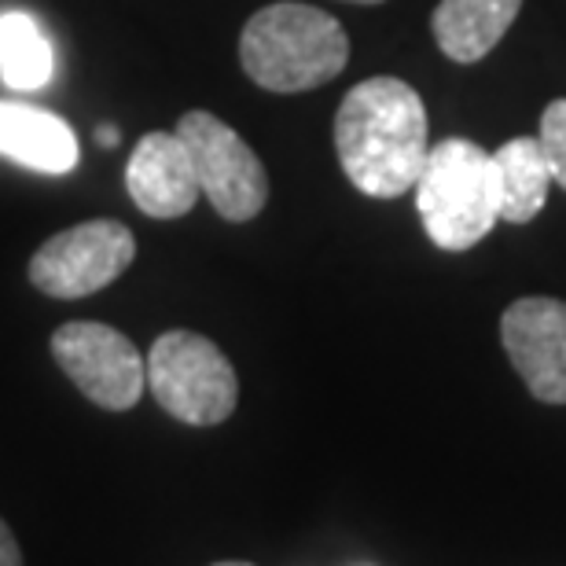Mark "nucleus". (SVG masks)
<instances>
[{
    "label": "nucleus",
    "instance_id": "10",
    "mask_svg": "<svg viewBox=\"0 0 566 566\" xmlns=\"http://www.w3.org/2000/svg\"><path fill=\"white\" fill-rule=\"evenodd\" d=\"M0 155L38 174L63 177L77 166V137L52 111L0 99Z\"/></svg>",
    "mask_w": 566,
    "mask_h": 566
},
{
    "label": "nucleus",
    "instance_id": "3",
    "mask_svg": "<svg viewBox=\"0 0 566 566\" xmlns=\"http://www.w3.org/2000/svg\"><path fill=\"white\" fill-rule=\"evenodd\" d=\"M416 210L441 251H471L501 221L493 151L474 140L449 137L430 147L423 174L416 180Z\"/></svg>",
    "mask_w": 566,
    "mask_h": 566
},
{
    "label": "nucleus",
    "instance_id": "13",
    "mask_svg": "<svg viewBox=\"0 0 566 566\" xmlns=\"http://www.w3.org/2000/svg\"><path fill=\"white\" fill-rule=\"evenodd\" d=\"M0 74L11 88H44L55 74L52 41L27 11L0 15Z\"/></svg>",
    "mask_w": 566,
    "mask_h": 566
},
{
    "label": "nucleus",
    "instance_id": "4",
    "mask_svg": "<svg viewBox=\"0 0 566 566\" xmlns=\"http://www.w3.org/2000/svg\"><path fill=\"white\" fill-rule=\"evenodd\" d=\"M147 387L180 423L218 427L235 412L240 379L218 343L196 332H166L147 354Z\"/></svg>",
    "mask_w": 566,
    "mask_h": 566
},
{
    "label": "nucleus",
    "instance_id": "1",
    "mask_svg": "<svg viewBox=\"0 0 566 566\" xmlns=\"http://www.w3.org/2000/svg\"><path fill=\"white\" fill-rule=\"evenodd\" d=\"M335 151L346 180L371 199H398L416 188L430 155L427 107L401 77L354 85L335 115Z\"/></svg>",
    "mask_w": 566,
    "mask_h": 566
},
{
    "label": "nucleus",
    "instance_id": "14",
    "mask_svg": "<svg viewBox=\"0 0 566 566\" xmlns=\"http://www.w3.org/2000/svg\"><path fill=\"white\" fill-rule=\"evenodd\" d=\"M541 151L548 158L552 185L566 191V99H552L541 115Z\"/></svg>",
    "mask_w": 566,
    "mask_h": 566
},
{
    "label": "nucleus",
    "instance_id": "6",
    "mask_svg": "<svg viewBox=\"0 0 566 566\" xmlns=\"http://www.w3.org/2000/svg\"><path fill=\"white\" fill-rule=\"evenodd\" d=\"M137 258V240L122 221L96 218L55 232L30 258V283L49 298H88L111 287Z\"/></svg>",
    "mask_w": 566,
    "mask_h": 566
},
{
    "label": "nucleus",
    "instance_id": "7",
    "mask_svg": "<svg viewBox=\"0 0 566 566\" xmlns=\"http://www.w3.org/2000/svg\"><path fill=\"white\" fill-rule=\"evenodd\" d=\"M52 357L88 401L107 412H126L144 398L147 365L129 335L99 321L55 327Z\"/></svg>",
    "mask_w": 566,
    "mask_h": 566
},
{
    "label": "nucleus",
    "instance_id": "2",
    "mask_svg": "<svg viewBox=\"0 0 566 566\" xmlns=\"http://www.w3.org/2000/svg\"><path fill=\"white\" fill-rule=\"evenodd\" d=\"M240 63L247 77L269 93H310L346 71L349 38L327 11L280 0L247 19Z\"/></svg>",
    "mask_w": 566,
    "mask_h": 566
},
{
    "label": "nucleus",
    "instance_id": "17",
    "mask_svg": "<svg viewBox=\"0 0 566 566\" xmlns=\"http://www.w3.org/2000/svg\"><path fill=\"white\" fill-rule=\"evenodd\" d=\"M213 566H254V563H243V559H224V563H213Z\"/></svg>",
    "mask_w": 566,
    "mask_h": 566
},
{
    "label": "nucleus",
    "instance_id": "15",
    "mask_svg": "<svg viewBox=\"0 0 566 566\" xmlns=\"http://www.w3.org/2000/svg\"><path fill=\"white\" fill-rule=\"evenodd\" d=\"M0 566H22L19 541H15V534L8 530L4 518H0Z\"/></svg>",
    "mask_w": 566,
    "mask_h": 566
},
{
    "label": "nucleus",
    "instance_id": "16",
    "mask_svg": "<svg viewBox=\"0 0 566 566\" xmlns=\"http://www.w3.org/2000/svg\"><path fill=\"white\" fill-rule=\"evenodd\" d=\"M96 140H99V147H107V151H111V147L122 144V129L118 126H99L96 129Z\"/></svg>",
    "mask_w": 566,
    "mask_h": 566
},
{
    "label": "nucleus",
    "instance_id": "18",
    "mask_svg": "<svg viewBox=\"0 0 566 566\" xmlns=\"http://www.w3.org/2000/svg\"><path fill=\"white\" fill-rule=\"evenodd\" d=\"M349 4H382V0H349Z\"/></svg>",
    "mask_w": 566,
    "mask_h": 566
},
{
    "label": "nucleus",
    "instance_id": "8",
    "mask_svg": "<svg viewBox=\"0 0 566 566\" xmlns=\"http://www.w3.org/2000/svg\"><path fill=\"white\" fill-rule=\"evenodd\" d=\"M501 343L526 390L545 405H566V302L518 298L501 316Z\"/></svg>",
    "mask_w": 566,
    "mask_h": 566
},
{
    "label": "nucleus",
    "instance_id": "5",
    "mask_svg": "<svg viewBox=\"0 0 566 566\" xmlns=\"http://www.w3.org/2000/svg\"><path fill=\"white\" fill-rule=\"evenodd\" d=\"M177 137L185 140L199 188L224 221H251L269 202V174L254 147L232 126H224L210 111H188L177 122Z\"/></svg>",
    "mask_w": 566,
    "mask_h": 566
},
{
    "label": "nucleus",
    "instance_id": "11",
    "mask_svg": "<svg viewBox=\"0 0 566 566\" xmlns=\"http://www.w3.org/2000/svg\"><path fill=\"white\" fill-rule=\"evenodd\" d=\"M518 8L523 0H441L430 30L452 63H479L501 44Z\"/></svg>",
    "mask_w": 566,
    "mask_h": 566
},
{
    "label": "nucleus",
    "instance_id": "12",
    "mask_svg": "<svg viewBox=\"0 0 566 566\" xmlns=\"http://www.w3.org/2000/svg\"><path fill=\"white\" fill-rule=\"evenodd\" d=\"M496 169V196H501V221L526 224L534 221L548 202L552 169L541 151V140L515 137L493 151Z\"/></svg>",
    "mask_w": 566,
    "mask_h": 566
},
{
    "label": "nucleus",
    "instance_id": "9",
    "mask_svg": "<svg viewBox=\"0 0 566 566\" xmlns=\"http://www.w3.org/2000/svg\"><path fill=\"white\" fill-rule=\"evenodd\" d=\"M126 188L137 210L147 218L174 221L191 213V207L202 199L196 166L185 140L177 133H147L133 147L126 166Z\"/></svg>",
    "mask_w": 566,
    "mask_h": 566
}]
</instances>
